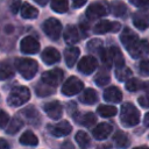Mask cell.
I'll list each match as a JSON object with an SVG mask.
<instances>
[{"label": "cell", "mask_w": 149, "mask_h": 149, "mask_svg": "<svg viewBox=\"0 0 149 149\" xmlns=\"http://www.w3.org/2000/svg\"><path fill=\"white\" fill-rule=\"evenodd\" d=\"M120 41L133 58L149 55V42L147 40H139V36L130 28L126 27L122 30Z\"/></svg>", "instance_id": "cell-1"}, {"label": "cell", "mask_w": 149, "mask_h": 149, "mask_svg": "<svg viewBox=\"0 0 149 149\" xmlns=\"http://www.w3.org/2000/svg\"><path fill=\"white\" fill-rule=\"evenodd\" d=\"M140 112L132 102H125L120 109V121L125 127H134L140 122Z\"/></svg>", "instance_id": "cell-2"}, {"label": "cell", "mask_w": 149, "mask_h": 149, "mask_svg": "<svg viewBox=\"0 0 149 149\" xmlns=\"http://www.w3.org/2000/svg\"><path fill=\"white\" fill-rule=\"evenodd\" d=\"M16 70L24 79H31L38 70V64L31 58H17L15 59Z\"/></svg>", "instance_id": "cell-3"}, {"label": "cell", "mask_w": 149, "mask_h": 149, "mask_svg": "<svg viewBox=\"0 0 149 149\" xmlns=\"http://www.w3.org/2000/svg\"><path fill=\"white\" fill-rule=\"evenodd\" d=\"M30 98V91L28 87L26 86H16L14 87L9 95H8V105L13 106V107H17L23 105L24 102H27Z\"/></svg>", "instance_id": "cell-4"}, {"label": "cell", "mask_w": 149, "mask_h": 149, "mask_svg": "<svg viewBox=\"0 0 149 149\" xmlns=\"http://www.w3.org/2000/svg\"><path fill=\"white\" fill-rule=\"evenodd\" d=\"M83 88H84L83 81L79 78L72 76V77L68 78L65 80V83L63 84V86H62V93L64 95L71 97V95H74V94L79 93Z\"/></svg>", "instance_id": "cell-5"}, {"label": "cell", "mask_w": 149, "mask_h": 149, "mask_svg": "<svg viewBox=\"0 0 149 149\" xmlns=\"http://www.w3.org/2000/svg\"><path fill=\"white\" fill-rule=\"evenodd\" d=\"M43 31L51 40H54V41L58 40L61 31H62V24L57 19L50 17L43 23Z\"/></svg>", "instance_id": "cell-6"}, {"label": "cell", "mask_w": 149, "mask_h": 149, "mask_svg": "<svg viewBox=\"0 0 149 149\" xmlns=\"http://www.w3.org/2000/svg\"><path fill=\"white\" fill-rule=\"evenodd\" d=\"M63 77H64V73L61 69H52V70H49V71L44 72L41 77V80L43 83L48 84L49 86L56 88L58 86V84L62 83Z\"/></svg>", "instance_id": "cell-7"}, {"label": "cell", "mask_w": 149, "mask_h": 149, "mask_svg": "<svg viewBox=\"0 0 149 149\" xmlns=\"http://www.w3.org/2000/svg\"><path fill=\"white\" fill-rule=\"evenodd\" d=\"M20 49L23 54L27 55H31V54H36L40 50V43L37 40H35L31 36H26L21 40L20 42Z\"/></svg>", "instance_id": "cell-8"}, {"label": "cell", "mask_w": 149, "mask_h": 149, "mask_svg": "<svg viewBox=\"0 0 149 149\" xmlns=\"http://www.w3.org/2000/svg\"><path fill=\"white\" fill-rule=\"evenodd\" d=\"M48 130L51 135H54L56 137H62V136L69 135L72 130V127L68 121H61L56 125H49Z\"/></svg>", "instance_id": "cell-9"}, {"label": "cell", "mask_w": 149, "mask_h": 149, "mask_svg": "<svg viewBox=\"0 0 149 149\" xmlns=\"http://www.w3.org/2000/svg\"><path fill=\"white\" fill-rule=\"evenodd\" d=\"M121 28V24L119 22H111L107 20L100 21L95 24L93 31L94 34H106V33H116Z\"/></svg>", "instance_id": "cell-10"}, {"label": "cell", "mask_w": 149, "mask_h": 149, "mask_svg": "<svg viewBox=\"0 0 149 149\" xmlns=\"http://www.w3.org/2000/svg\"><path fill=\"white\" fill-rule=\"evenodd\" d=\"M97 59L93 56H85L78 63V71L84 74H90L97 69Z\"/></svg>", "instance_id": "cell-11"}, {"label": "cell", "mask_w": 149, "mask_h": 149, "mask_svg": "<svg viewBox=\"0 0 149 149\" xmlns=\"http://www.w3.org/2000/svg\"><path fill=\"white\" fill-rule=\"evenodd\" d=\"M112 130H113V127H112L111 123H108V122H101V123H99L98 126H95L93 128L92 135H93V137L95 140L102 141V140L107 139L111 135Z\"/></svg>", "instance_id": "cell-12"}, {"label": "cell", "mask_w": 149, "mask_h": 149, "mask_svg": "<svg viewBox=\"0 0 149 149\" xmlns=\"http://www.w3.org/2000/svg\"><path fill=\"white\" fill-rule=\"evenodd\" d=\"M133 24L140 30H146L149 27V13L144 9L136 12L133 15Z\"/></svg>", "instance_id": "cell-13"}, {"label": "cell", "mask_w": 149, "mask_h": 149, "mask_svg": "<svg viewBox=\"0 0 149 149\" xmlns=\"http://www.w3.org/2000/svg\"><path fill=\"white\" fill-rule=\"evenodd\" d=\"M107 14V8L99 2H94L92 5H90L86 9V16L90 20H95L99 17H102Z\"/></svg>", "instance_id": "cell-14"}, {"label": "cell", "mask_w": 149, "mask_h": 149, "mask_svg": "<svg viewBox=\"0 0 149 149\" xmlns=\"http://www.w3.org/2000/svg\"><path fill=\"white\" fill-rule=\"evenodd\" d=\"M43 109L48 114V116L54 120H58L63 114V107L59 104V101H50L44 105Z\"/></svg>", "instance_id": "cell-15"}, {"label": "cell", "mask_w": 149, "mask_h": 149, "mask_svg": "<svg viewBox=\"0 0 149 149\" xmlns=\"http://www.w3.org/2000/svg\"><path fill=\"white\" fill-rule=\"evenodd\" d=\"M59 58H61V56H59L58 50H56L52 47H49V48L44 49V51L42 52V61L48 65L57 63L59 61Z\"/></svg>", "instance_id": "cell-16"}, {"label": "cell", "mask_w": 149, "mask_h": 149, "mask_svg": "<svg viewBox=\"0 0 149 149\" xmlns=\"http://www.w3.org/2000/svg\"><path fill=\"white\" fill-rule=\"evenodd\" d=\"M104 99L108 102H120L122 100V93L116 86H109L104 91Z\"/></svg>", "instance_id": "cell-17"}, {"label": "cell", "mask_w": 149, "mask_h": 149, "mask_svg": "<svg viewBox=\"0 0 149 149\" xmlns=\"http://www.w3.org/2000/svg\"><path fill=\"white\" fill-rule=\"evenodd\" d=\"M73 119H76V121L78 123H80L85 127H91L97 122V116L91 112H87V113L81 114V115L73 114Z\"/></svg>", "instance_id": "cell-18"}, {"label": "cell", "mask_w": 149, "mask_h": 149, "mask_svg": "<svg viewBox=\"0 0 149 149\" xmlns=\"http://www.w3.org/2000/svg\"><path fill=\"white\" fill-rule=\"evenodd\" d=\"M64 41L69 45H73L79 41V34L74 26H68L64 31Z\"/></svg>", "instance_id": "cell-19"}, {"label": "cell", "mask_w": 149, "mask_h": 149, "mask_svg": "<svg viewBox=\"0 0 149 149\" xmlns=\"http://www.w3.org/2000/svg\"><path fill=\"white\" fill-rule=\"evenodd\" d=\"M79 54H80V51H79V49L77 47H69L65 50V52H64V55H65V63H66V65L69 68H72L74 65V63L78 59Z\"/></svg>", "instance_id": "cell-20"}, {"label": "cell", "mask_w": 149, "mask_h": 149, "mask_svg": "<svg viewBox=\"0 0 149 149\" xmlns=\"http://www.w3.org/2000/svg\"><path fill=\"white\" fill-rule=\"evenodd\" d=\"M21 113H22V115L27 119V121H28L29 123H31V125H37V123L40 122V120H41L38 112H37L33 106H29V107L22 109Z\"/></svg>", "instance_id": "cell-21"}, {"label": "cell", "mask_w": 149, "mask_h": 149, "mask_svg": "<svg viewBox=\"0 0 149 149\" xmlns=\"http://www.w3.org/2000/svg\"><path fill=\"white\" fill-rule=\"evenodd\" d=\"M79 100H80L83 104L93 105V104H95V102L98 101V94H97V92H95L93 88H86V90H84V92L80 94Z\"/></svg>", "instance_id": "cell-22"}, {"label": "cell", "mask_w": 149, "mask_h": 149, "mask_svg": "<svg viewBox=\"0 0 149 149\" xmlns=\"http://www.w3.org/2000/svg\"><path fill=\"white\" fill-rule=\"evenodd\" d=\"M109 51V55H111V58H112V62L116 65V68H122L125 66V59H123V56H122V52L121 50L118 48V47H111L108 49Z\"/></svg>", "instance_id": "cell-23"}, {"label": "cell", "mask_w": 149, "mask_h": 149, "mask_svg": "<svg viewBox=\"0 0 149 149\" xmlns=\"http://www.w3.org/2000/svg\"><path fill=\"white\" fill-rule=\"evenodd\" d=\"M14 74L13 65L9 63V61H2L0 62V80H6Z\"/></svg>", "instance_id": "cell-24"}, {"label": "cell", "mask_w": 149, "mask_h": 149, "mask_svg": "<svg viewBox=\"0 0 149 149\" xmlns=\"http://www.w3.org/2000/svg\"><path fill=\"white\" fill-rule=\"evenodd\" d=\"M113 141L115 143V146L118 148H121V149H125L129 146V139H128V135L126 133H123L122 130H118L114 135H113Z\"/></svg>", "instance_id": "cell-25"}, {"label": "cell", "mask_w": 149, "mask_h": 149, "mask_svg": "<svg viewBox=\"0 0 149 149\" xmlns=\"http://www.w3.org/2000/svg\"><path fill=\"white\" fill-rule=\"evenodd\" d=\"M22 126H23L22 119L19 118V116H14L13 119H10L8 126L6 127V133L9 134V135H14L22 128Z\"/></svg>", "instance_id": "cell-26"}, {"label": "cell", "mask_w": 149, "mask_h": 149, "mask_svg": "<svg viewBox=\"0 0 149 149\" xmlns=\"http://www.w3.org/2000/svg\"><path fill=\"white\" fill-rule=\"evenodd\" d=\"M20 143L23 144V146H37L38 143V139L37 136L31 132V130H27L24 132L21 136H20Z\"/></svg>", "instance_id": "cell-27"}, {"label": "cell", "mask_w": 149, "mask_h": 149, "mask_svg": "<svg viewBox=\"0 0 149 149\" xmlns=\"http://www.w3.org/2000/svg\"><path fill=\"white\" fill-rule=\"evenodd\" d=\"M20 10H21V12H20V13H21V16H22L23 19L33 20V19L37 17V15H38V10H37L34 6H31V5H29V3H23Z\"/></svg>", "instance_id": "cell-28"}, {"label": "cell", "mask_w": 149, "mask_h": 149, "mask_svg": "<svg viewBox=\"0 0 149 149\" xmlns=\"http://www.w3.org/2000/svg\"><path fill=\"white\" fill-rule=\"evenodd\" d=\"M97 112L102 118H112L116 114L118 109H116V107H114L112 105H100L97 108Z\"/></svg>", "instance_id": "cell-29"}, {"label": "cell", "mask_w": 149, "mask_h": 149, "mask_svg": "<svg viewBox=\"0 0 149 149\" xmlns=\"http://www.w3.org/2000/svg\"><path fill=\"white\" fill-rule=\"evenodd\" d=\"M111 9H112L113 15L114 16H119V17L120 16H125L126 13H127L126 5L123 2H121V1H118V0H115V1H113L111 3Z\"/></svg>", "instance_id": "cell-30"}, {"label": "cell", "mask_w": 149, "mask_h": 149, "mask_svg": "<svg viewBox=\"0 0 149 149\" xmlns=\"http://www.w3.org/2000/svg\"><path fill=\"white\" fill-rule=\"evenodd\" d=\"M55 92V87H51L49 86L48 84L43 83L42 80L40 81V84H37L36 86V94L38 97H47V95H50Z\"/></svg>", "instance_id": "cell-31"}, {"label": "cell", "mask_w": 149, "mask_h": 149, "mask_svg": "<svg viewBox=\"0 0 149 149\" xmlns=\"http://www.w3.org/2000/svg\"><path fill=\"white\" fill-rule=\"evenodd\" d=\"M87 50L90 51V52H92V54H101V51L104 50V48H102V41L101 40H99V38H93V40H91V41H88V43H87Z\"/></svg>", "instance_id": "cell-32"}, {"label": "cell", "mask_w": 149, "mask_h": 149, "mask_svg": "<svg viewBox=\"0 0 149 149\" xmlns=\"http://www.w3.org/2000/svg\"><path fill=\"white\" fill-rule=\"evenodd\" d=\"M74 139H76V142H77L81 148H87V147H90L91 139H90V136H88L85 132H83V130L77 132Z\"/></svg>", "instance_id": "cell-33"}, {"label": "cell", "mask_w": 149, "mask_h": 149, "mask_svg": "<svg viewBox=\"0 0 149 149\" xmlns=\"http://www.w3.org/2000/svg\"><path fill=\"white\" fill-rule=\"evenodd\" d=\"M68 6V0H51V9L56 13H65Z\"/></svg>", "instance_id": "cell-34"}, {"label": "cell", "mask_w": 149, "mask_h": 149, "mask_svg": "<svg viewBox=\"0 0 149 149\" xmlns=\"http://www.w3.org/2000/svg\"><path fill=\"white\" fill-rule=\"evenodd\" d=\"M130 76H132V71H130V69H128L126 66L118 68L115 71V77L120 81H127L128 78H130Z\"/></svg>", "instance_id": "cell-35"}, {"label": "cell", "mask_w": 149, "mask_h": 149, "mask_svg": "<svg viewBox=\"0 0 149 149\" xmlns=\"http://www.w3.org/2000/svg\"><path fill=\"white\" fill-rule=\"evenodd\" d=\"M141 87H143V83L137 79V78H130L126 81V88L129 91V92H135V91H139Z\"/></svg>", "instance_id": "cell-36"}, {"label": "cell", "mask_w": 149, "mask_h": 149, "mask_svg": "<svg viewBox=\"0 0 149 149\" xmlns=\"http://www.w3.org/2000/svg\"><path fill=\"white\" fill-rule=\"evenodd\" d=\"M109 74L107 73V72H99L97 76H95V78H94V81H95V84L97 85H99V86H104V85H106V84H108L109 83Z\"/></svg>", "instance_id": "cell-37"}, {"label": "cell", "mask_w": 149, "mask_h": 149, "mask_svg": "<svg viewBox=\"0 0 149 149\" xmlns=\"http://www.w3.org/2000/svg\"><path fill=\"white\" fill-rule=\"evenodd\" d=\"M140 73L143 76H149V59H143L139 65Z\"/></svg>", "instance_id": "cell-38"}, {"label": "cell", "mask_w": 149, "mask_h": 149, "mask_svg": "<svg viewBox=\"0 0 149 149\" xmlns=\"http://www.w3.org/2000/svg\"><path fill=\"white\" fill-rule=\"evenodd\" d=\"M132 5H134L137 8L141 9H148L149 8V0H129Z\"/></svg>", "instance_id": "cell-39"}, {"label": "cell", "mask_w": 149, "mask_h": 149, "mask_svg": "<svg viewBox=\"0 0 149 149\" xmlns=\"http://www.w3.org/2000/svg\"><path fill=\"white\" fill-rule=\"evenodd\" d=\"M9 116H8V114L5 112V111H2V109H0V128H5L8 123H9Z\"/></svg>", "instance_id": "cell-40"}, {"label": "cell", "mask_w": 149, "mask_h": 149, "mask_svg": "<svg viewBox=\"0 0 149 149\" xmlns=\"http://www.w3.org/2000/svg\"><path fill=\"white\" fill-rule=\"evenodd\" d=\"M137 102L140 104V106H142V107H144V108H149V94L139 97Z\"/></svg>", "instance_id": "cell-41"}, {"label": "cell", "mask_w": 149, "mask_h": 149, "mask_svg": "<svg viewBox=\"0 0 149 149\" xmlns=\"http://www.w3.org/2000/svg\"><path fill=\"white\" fill-rule=\"evenodd\" d=\"M9 7H10L12 13H14V14L17 13L19 9H21V0H12Z\"/></svg>", "instance_id": "cell-42"}, {"label": "cell", "mask_w": 149, "mask_h": 149, "mask_svg": "<svg viewBox=\"0 0 149 149\" xmlns=\"http://www.w3.org/2000/svg\"><path fill=\"white\" fill-rule=\"evenodd\" d=\"M86 1L87 0H72V5H73L74 8H79V7L84 6Z\"/></svg>", "instance_id": "cell-43"}, {"label": "cell", "mask_w": 149, "mask_h": 149, "mask_svg": "<svg viewBox=\"0 0 149 149\" xmlns=\"http://www.w3.org/2000/svg\"><path fill=\"white\" fill-rule=\"evenodd\" d=\"M61 149H74V146H73L70 141H65V142L62 143Z\"/></svg>", "instance_id": "cell-44"}, {"label": "cell", "mask_w": 149, "mask_h": 149, "mask_svg": "<svg viewBox=\"0 0 149 149\" xmlns=\"http://www.w3.org/2000/svg\"><path fill=\"white\" fill-rule=\"evenodd\" d=\"M0 149H9V143L5 139H0Z\"/></svg>", "instance_id": "cell-45"}, {"label": "cell", "mask_w": 149, "mask_h": 149, "mask_svg": "<svg viewBox=\"0 0 149 149\" xmlns=\"http://www.w3.org/2000/svg\"><path fill=\"white\" fill-rule=\"evenodd\" d=\"M143 123H144V126H147V127H149V112L144 115V119H143Z\"/></svg>", "instance_id": "cell-46"}, {"label": "cell", "mask_w": 149, "mask_h": 149, "mask_svg": "<svg viewBox=\"0 0 149 149\" xmlns=\"http://www.w3.org/2000/svg\"><path fill=\"white\" fill-rule=\"evenodd\" d=\"M143 88L146 90V92L149 94V81H147V83H144L143 84Z\"/></svg>", "instance_id": "cell-47"}, {"label": "cell", "mask_w": 149, "mask_h": 149, "mask_svg": "<svg viewBox=\"0 0 149 149\" xmlns=\"http://www.w3.org/2000/svg\"><path fill=\"white\" fill-rule=\"evenodd\" d=\"M38 5H41V6H44V5H47V2H48V0H35Z\"/></svg>", "instance_id": "cell-48"}, {"label": "cell", "mask_w": 149, "mask_h": 149, "mask_svg": "<svg viewBox=\"0 0 149 149\" xmlns=\"http://www.w3.org/2000/svg\"><path fill=\"white\" fill-rule=\"evenodd\" d=\"M133 149H149V147H147V146H139V147H135Z\"/></svg>", "instance_id": "cell-49"}]
</instances>
